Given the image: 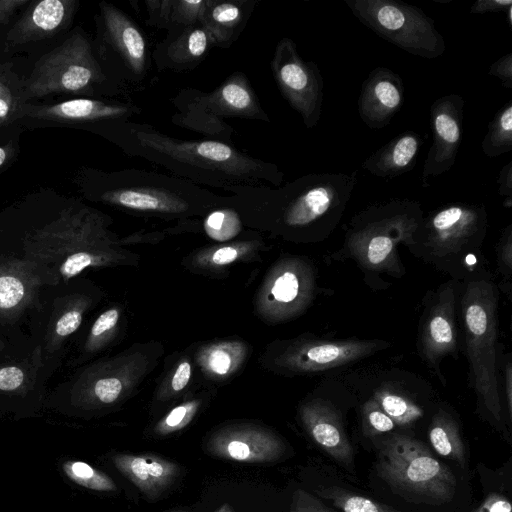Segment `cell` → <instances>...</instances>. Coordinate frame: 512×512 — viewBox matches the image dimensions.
Instances as JSON below:
<instances>
[{"mask_svg": "<svg viewBox=\"0 0 512 512\" xmlns=\"http://www.w3.org/2000/svg\"><path fill=\"white\" fill-rule=\"evenodd\" d=\"M105 136L125 154L142 158L198 186L227 191L238 185L281 186L284 173L273 162L253 157L233 144L184 140L151 124L117 120L101 124Z\"/></svg>", "mask_w": 512, "mask_h": 512, "instance_id": "1", "label": "cell"}, {"mask_svg": "<svg viewBox=\"0 0 512 512\" xmlns=\"http://www.w3.org/2000/svg\"><path fill=\"white\" fill-rule=\"evenodd\" d=\"M351 173H310L278 187L238 185L227 189L236 212L272 215L283 229L312 241L328 238L344 215L357 183Z\"/></svg>", "mask_w": 512, "mask_h": 512, "instance_id": "2", "label": "cell"}, {"mask_svg": "<svg viewBox=\"0 0 512 512\" xmlns=\"http://www.w3.org/2000/svg\"><path fill=\"white\" fill-rule=\"evenodd\" d=\"M424 217L416 200L394 198L370 205L350 219L343 244L332 259L352 260L367 286L384 290L391 285L386 278L406 274L398 247L405 245L412 253Z\"/></svg>", "mask_w": 512, "mask_h": 512, "instance_id": "3", "label": "cell"}, {"mask_svg": "<svg viewBox=\"0 0 512 512\" xmlns=\"http://www.w3.org/2000/svg\"><path fill=\"white\" fill-rule=\"evenodd\" d=\"M461 282L459 308L469 384L476 393L478 406L500 423L503 410L497 370L499 289L481 265Z\"/></svg>", "mask_w": 512, "mask_h": 512, "instance_id": "4", "label": "cell"}, {"mask_svg": "<svg viewBox=\"0 0 512 512\" xmlns=\"http://www.w3.org/2000/svg\"><path fill=\"white\" fill-rule=\"evenodd\" d=\"M104 218L96 210L68 207L38 228L28 231L22 252L14 255L34 262L52 285L68 282L85 269L102 263Z\"/></svg>", "mask_w": 512, "mask_h": 512, "instance_id": "5", "label": "cell"}, {"mask_svg": "<svg viewBox=\"0 0 512 512\" xmlns=\"http://www.w3.org/2000/svg\"><path fill=\"white\" fill-rule=\"evenodd\" d=\"M91 197L99 202L132 212L186 215L227 206L222 197L174 175L137 168L94 172Z\"/></svg>", "mask_w": 512, "mask_h": 512, "instance_id": "6", "label": "cell"}, {"mask_svg": "<svg viewBox=\"0 0 512 512\" xmlns=\"http://www.w3.org/2000/svg\"><path fill=\"white\" fill-rule=\"evenodd\" d=\"M488 226L484 204L443 205L424 217L412 254L461 281L480 266L470 260L481 256Z\"/></svg>", "mask_w": 512, "mask_h": 512, "instance_id": "7", "label": "cell"}, {"mask_svg": "<svg viewBox=\"0 0 512 512\" xmlns=\"http://www.w3.org/2000/svg\"><path fill=\"white\" fill-rule=\"evenodd\" d=\"M176 112L171 123L199 133L205 139L229 144L235 133L226 118L270 122L247 75L234 71L210 92L193 87L180 88L171 98Z\"/></svg>", "mask_w": 512, "mask_h": 512, "instance_id": "8", "label": "cell"}, {"mask_svg": "<svg viewBox=\"0 0 512 512\" xmlns=\"http://www.w3.org/2000/svg\"><path fill=\"white\" fill-rule=\"evenodd\" d=\"M376 472L395 492L432 503H447L456 490L448 466L436 459L418 439L392 434L381 441Z\"/></svg>", "mask_w": 512, "mask_h": 512, "instance_id": "9", "label": "cell"}, {"mask_svg": "<svg viewBox=\"0 0 512 512\" xmlns=\"http://www.w3.org/2000/svg\"><path fill=\"white\" fill-rule=\"evenodd\" d=\"M123 94L104 73L89 39L77 31L36 63L23 88V97L53 93Z\"/></svg>", "mask_w": 512, "mask_h": 512, "instance_id": "10", "label": "cell"}, {"mask_svg": "<svg viewBox=\"0 0 512 512\" xmlns=\"http://www.w3.org/2000/svg\"><path fill=\"white\" fill-rule=\"evenodd\" d=\"M99 49L108 79L124 94L139 89L151 68V52L141 27L112 3H99Z\"/></svg>", "mask_w": 512, "mask_h": 512, "instance_id": "11", "label": "cell"}, {"mask_svg": "<svg viewBox=\"0 0 512 512\" xmlns=\"http://www.w3.org/2000/svg\"><path fill=\"white\" fill-rule=\"evenodd\" d=\"M344 1L362 24L412 55L435 59L446 50L435 21L417 6L397 0Z\"/></svg>", "mask_w": 512, "mask_h": 512, "instance_id": "12", "label": "cell"}, {"mask_svg": "<svg viewBox=\"0 0 512 512\" xmlns=\"http://www.w3.org/2000/svg\"><path fill=\"white\" fill-rule=\"evenodd\" d=\"M270 68L283 98L307 128H314L320 120L324 99V81L317 64L305 61L296 43L283 37L276 44Z\"/></svg>", "mask_w": 512, "mask_h": 512, "instance_id": "13", "label": "cell"}, {"mask_svg": "<svg viewBox=\"0 0 512 512\" xmlns=\"http://www.w3.org/2000/svg\"><path fill=\"white\" fill-rule=\"evenodd\" d=\"M461 285V281L450 279L432 291L420 320L419 354L443 385L446 381L440 365L447 356L456 358L461 348L457 323Z\"/></svg>", "mask_w": 512, "mask_h": 512, "instance_id": "14", "label": "cell"}, {"mask_svg": "<svg viewBox=\"0 0 512 512\" xmlns=\"http://www.w3.org/2000/svg\"><path fill=\"white\" fill-rule=\"evenodd\" d=\"M465 100L458 94L438 97L430 106L432 144L421 175V185L449 171L456 162L462 141Z\"/></svg>", "mask_w": 512, "mask_h": 512, "instance_id": "15", "label": "cell"}, {"mask_svg": "<svg viewBox=\"0 0 512 512\" xmlns=\"http://www.w3.org/2000/svg\"><path fill=\"white\" fill-rule=\"evenodd\" d=\"M204 448L213 457L242 463L274 462L286 451L277 434L253 425L222 428L209 437Z\"/></svg>", "mask_w": 512, "mask_h": 512, "instance_id": "16", "label": "cell"}, {"mask_svg": "<svg viewBox=\"0 0 512 512\" xmlns=\"http://www.w3.org/2000/svg\"><path fill=\"white\" fill-rule=\"evenodd\" d=\"M45 285L52 284L34 262L14 255L0 256V319L21 316L32 307Z\"/></svg>", "mask_w": 512, "mask_h": 512, "instance_id": "17", "label": "cell"}, {"mask_svg": "<svg viewBox=\"0 0 512 512\" xmlns=\"http://www.w3.org/2000/svg\"><path fill=\"white\" fill-rule=\"evenodd\" d=\"M142 113V108L132 101L76 98L52 105H22L21 116L50 121L76 123H106L129 120Z\"/></svg>", "mask_w": 512, "mask_h": 512, "instance_id": "18", "label": "cell"}, {"mask_svg": "<svg viewBox=\"0 0 512 512\" xmlns=\"http://www.w3.org/2000/svg\"><path fill=\"white\" fill-rule=\"evenodd\" d=\"M404 101L402 78L383 66L374 68L361 85L358 113L371 129L386 127L401 109Z\"/></svg>", "mask_w": 512, "mask_h": 512, "instance_id": "19", "label": "cell"}, {"mask_svg": "<svg viewBox=\"0 0 512 512\" xmlns=\"http://www.w3.org/2000/svg\"><path fill=\"white\" fill-rule=\"evenodd\" d=\"M112 462L149 500L160 498L182 472L177 463L150 453H118L112 456Z\"/></svg>", "mask_w": 512, "mask_h": 512, "instance_id": "20", "label": "cell"}, {"mask_svg": "<svg viewBox=\"0 0 512 512\" xmlns=\"http://www.w3.org/2000/svg\"><path fill=\"white\" fill-rule=\"evenodd\" d=\"M300 413L302 423L315 443L337 461L353 464L354 452L341 414L331 403L315 399L304 404Z\"/></svg>", "mask_w": 512, "mask_h": 512, "instance_id": "21", "label": "cell"}, {"mask_svg": "<svg viewBox=\"0 0 512 512\" xmlns=\"http://www.w3.org/2000/svg\"><path fill=\"white\" fill-rule=\"evenodd\" d=\"M212 47L207 31L198 23L167 33L151 52V59L160 71H189L205 59Z\"/></svg>", "mask_w": 512, "mask_h": 512, "instance_id": "22", "label": "cell"}, {"mask_svg": "<svg viewBox=\"0 0 512 512\" xmlns=\"http://www.w3.org/2000/svg\"><path fill=\"white\" fill-rule=\"evenodd\" d=\"M77 7L75 0H43L34 3L7 35L11 45L50 37L70 22Z\"/></svg>", "mask_w": 512, "mask_h": 512, "instance_id": "23", "label": "cell"}, {"mask_svg": "<svg viewBox=\"0 0 512 512\" xmlns=\"http://www.w3.org/2000/svg\"><path fill=\"white\" fill-rule=\"evenodd\" d=\"M258 0H206L200 24L212 46L229 48L243 32Z\"/></svg>", "mask_w": 512, "mask_h": 512, "instance_id": "24", "label": "cell"}, {"mask_svg": "<svg viewBox=\"0 0 512 512\" xmlns=\"http://www.w3.org/2000/svg\"><path fill=\"white\" fill-rule=\"evenodd\" d=\"M423 144L414 131L403 132L367 157L362 167L380 178H396L412 170Z\"/></svg>", "mask_w": 512, "mask_h": 512, "instance_id": "25", "label": "cell"}, {"mask_svg": "<svg viewBox=\"0 0 512 512\" xmlns=\"http://www.w3.org/2000/svg\"><path fill=\"white\" fill-rule=\"evenodd\" d=\"M146 23L167 33L200 23L206 0H145Z\"/></svg>", "mask_w": 512, "mask_h": 512, "instance_id": "26", "label": "cell"}, {"mask_svg": "<svg viewBox=\"0 0 512 512\" xmlns=\"http://www.w3.org/2000/svg\"><path fill=\"white\" fill-rule=\"evenodd\" d=\"M86 301L81 296L66 295L54 309L41 347L42 356L59 350L67 339L80 327Z\"/></svg>", "mask_w": 512, "mask_h": 512, "instance_id": "27", "label": "cell"}, {"mask_svg": "<svg viewBox=\"0 0 512 512\" xmlns=\"http://www.w3.org/2000/svg\"><path fill=\"white\" fill-rule=\"evenodd\" d=\"M428 436L434 450L441 456L465 464L464 445L456 420L440 408L431 420Z\"/></svg>", "mask_w": 512, "mask_h": 512, "instance_id": "28", "label": "cell"}, {"mask_svg": "<svg viewBox=\"0 0 512 512\" xmlns=\"http://www.w3.org/2000/svg\"><path fill=\"white\" fill-rule=\"evenodd\" d=\"M372 399L398 426H409L424 415L423 409L413 399L393 388L383 386L376 389Z\"/></svg>", "mask_w": 512, "mask_h": 512, "instance_id": "29", "label": "cell"}, {"mask_svg": "<svg viewBox=\"0 0 512 512\" xmlns=\"http://www.w3.org/2000/svg\"><path fill=\"white\" fill-rule=\"evenodd\" d=\"M481 148L484 155L490 158L512 150V100L495 113L488 124Z\"/></svg>", "mask_w": 512, "mask_h": 512, "instance_id": "30", "label": "cell"}, {"mask_svg": "<svg viewBox=\"0 0 512 512\" xmlns=\"http://www.w3.org/2000/svg\"><path fill=\"white\" fill-rule=\"evenodd\" d=\"M61 468L70 481L86 489L99 492L117 490V485L110 476L86 462L66 460L62 462Z\"/></svg>", "mask_w": 512, "mask_h": 512, "instance_id": "31", "label": "cell"}, {"mask_svg": "<svg viewBox=\"0 0 512 512\" xmlns=\"http://www.w3.org/2000/svg\"><path fill=\"white\" fill-rule=\"evenodd\" d=\"M343 512H404L339 488H326L318 492Z\"/></svg>", "mask_w": 512, "mask_h": 512, "instance_id": "32", "label": "cell"}, {"mask_svg": "<svg viewBox=\"0 0 512 512\" xmlns=\"http://www.w3.org/2000/svg\"><path fill=\"white\" fill-rule=\"evenodd\" d=\"M207 234L216 240L233 237L240 229L239 214L228 206L210 211L204 220Z\"/></svg>", "mask_w": 512, "mask_h": 512, "instance_id": "33", "label": "cell"}, {"mask_svg": "<svg viewBox=\"0 0 512 512\" xmlns=\"http://www.w3.org/2000/svg\"><path fill=\"white\" fill-rule=\"evenodd\" d=\"M497 253V272L500 282L497 284L499 291L511 294V276H512V223L508 224L498 241L496 247Z\"/></svg>", "mask_w": 512, "mask_h": 512, "instance_id": "34", "label": "cell"}, {"mask_svg": "<svg viewBox=\"0 0 512 512\" xmlns=\"http://www.w3.org/2000/svg\"><path fill=\"white\" fill-rule=\"evenodd\" d=\"M32 370L23 364H0V392L24 394L32 385Z\"/></svg>", "mask_w": 512, "mask_h": 512, "instance_id": "35", "label": "cell"}, {"mask_svg": "<svg viewBox=\"0 0 512 512\" xmlns=\"http://www.w3.org/2000/svg\"><path fill=\"white\" fill-rule=\"evenodd\" d=\"M394 421L381 409L375 400L368 399L362 407V427L366 436L374 437L395 428Z\"/></svg>", "mask_w": 512, "mask_h": 512, "instance_id": "36", "label": "cell"}, {"mask_svg": "<svg viewBox=\"0 0 512 512\" xmlns=\"http://www.w3.org/2000/svg\"><path fill=\"white\" fill-rule=\"evenodd\" d=\"M21 107L12 85L0 72V127L20 117Z\"/></svg>", "mask_w": 512, "mask_h": 512, "instance_id": "37", "label": "cell"}, {"mask_svg": "<svg viewBox=\"0 0 512 512\" xmlns=\"http://www.w3.org/2000/svg\"><path fill=\"white\" fill-rule=\"evenodd\" d=\"M195 408L196 405L194 403L175 407L158 423L155 432L159 435H168L182 429L190 421Z\"/></svg>", "mask_w": 512, "mask_h": 512, "instance_id": "38", "label": "cell"}, {"mask_svg": "<svg viewBox=\"0 0 512 512\" xmlns=\"http://www.w3.org/2000/svg\"><path fill=\"white\" fill-rule=\"evenodd\" d=\"M118 319L119 313L115 308L103 312L91 327L87 349H94L101 342L104 335L116 326Z\"/></svg>", "mask_w": 512, "mask_h": 512, "instance_id": "39", "label": "cell"}, {"mask_svg": "<svg viewBox=\"0 0 512 512\" xmlns=\"http://www.w3.org/2000/svg\"><path fill=\"white\" fill-rule=\"evenodd\" d=\"M290 512H336L312 494L298 489L294 492Z\"/></svg>", "mask_w": 512, "mask_h": 512, "instance_id": "40", "label": "cell"}, {"mask_svg": "<svg viewBox=\"0 0 512 512\" xmlns=\"http://www.w3.org/2000/svg\"><path fill=\"white\" fill-rule=\"evenodd\" d=\"M488 75L498 78L503 87L512 89V53L501 56L491 64Z\"/></svg>", "mask_w": 512, "mask_h": 512, "instance_id": "41", "label": "cell"}, {"mask_svg": "<svg viewBox=\"0 0 512 512\" xmlns=\"http://www.w3.org/2000/svg\"><path fill=\"white\" fill-rule=\"evenodd\" d=\"M498 194L504 198L503 206L512 207V160L508 161L501 169L496 180Z\"/></svg>", "mask_w": 512, "mask_h": 512, "instance_id": "42", "label": "cell"}, {"mask_svg": "<svg viewBox=\"0 0 512 512\" xmlns=\"http://www.w3.org/2000/svg\"><path fill=\"white\" fill-rule=\"evenodd\" d=\"M473 512H511V503L502 494L490 493Z\"/></svg>", "mask_w": 512, "mask_h": 512, "instance_id": "43", "label": "cell"}, {"mask_svg": "<svg viewBox=\"0 0 512 512\" xmlns=\"http://www.w3.org/2000/svg\"><path fill=\"white\" fill-rule=\"evenodd\" d=\"M512 7V0H477L470 7L472 14H485L507 11Z\"/></svg>", "mask_w": 512, "mask_h": 512, "instance_id": "44", "label": "cell"}, {"mask_svg": "<svg viewBox=\"0 0 512 512\" xmlns=\"http://www.w3.org/2000/svg\"><path fill=\"white\" fill-rule=\"evenodd\" d=\"M504 379H503V391L505 396V402L509 418L512 416V362L509 356L503 367Z\"/></svg>", "mask_w": 512, "mask_h": 512, "instance_id": "45", "label": "cell"}, {"mask_svg": "<svg viewBox=\"0 0 512 512\" xmlns=\"http://www.w3.org/2000/svg\"><path fill=\"white\" fill-rule=\"evenodd\" d=\"M210 368L217 374L226 373L231 365L229 355L223 350H215L209 357Z\"/></svg>", "mask_w": 512, "mask_h": 512, "instance_id": "46", "label": "cell"}, {"mask_svg": "<svg viewBox=\"0 0 512 512\" xmlns=\"http://www.w3.org/2000/svg\"><path fill=\"white\" fill-rule=\"evenodd\" d=\"M191 374V367L188 362L181 363L172 378L171 387L174 391L182 390L188 383Z\"/></svg>", "mask_w": 512, "mask_h": 512, "instance_id": "47", "label": "cell"}, {"mask_svg": "<svg viewBox=\"0 0 512 512\" xmlns=\"http://www.w3.org/2000/svg\"><path fill=\"white\" fill-rule=\"evenodd\" d=\"M27 2V0H0V23L6 22L18 8Z\"/></svg>", "mask_w": 512, "mask_h": 512, "instance_id": "48", "label": "cell"}, {"mask_svg": "<svg viewBox=\"0 0 512 512\" xmlns=\"http://www.w3.org/2000/svg\"><path fill=\"white\" fill-rule=\"evenodd\" d=\"M238 256V251L230 246H225L217 251L212 256V261L218 265H225L233 262Z\"/></svg>", "mask_w": 512, "mask_h": 512, "instance_id": "49", "label": "cell"}, {"mask_svg": "<svg viewBox=\"0 0 512 512\" xmlns=\"http://www.w3.org/2000/svg\"><path fill=\"white\" fill-rule=\"evenodd\" d=\"M11 154L12 148L9 145H0V167L7 162Z\"/></svg>", "mask_w": 512, "mask_h": 512, "instance_id": "50", "label": "cell"}, {"mask_svg": "<svg viewBox=\"0 0 512 512\" xmlns=\"http://www.w3.org/2000/svg\"><path fill=\"white\" fill-rule=\"evenodd\" d=\"M216 512H235V511L228 503H224L221 507H219L216 510Z\"/></svg>", "mask_w": 512, "mask_h": 512, "instance_id": "51", "label": "cell"}, {"mask_svg": "<svg viewBox=\"0 0 512 512\" xmlns=\"http://www.w3.org/2000/svg\"><path fill=\"white\" fill-rule=\"evenodd\" d=\"M507 13H508V22H509V25L510 27L512 26V7H510L508 10H507Z\"/></svg>", "mask_w": 512, "mask_h": 512, "instance_id": "52", "label": "cell"}, {"mask_svg": "<svg viewBox=\"0 0 512 512\" xmlns=\"http://www.w3.org/2000/svg\"><path fill=\"white\" fill-rule=\"evenodd\" d=\"M4 348V343L0 339V351Z\"/></svg>", "mask_w": 512, "mask_h": 512, "instance_id": "53", "label": "cell"}, {"mask_svg": "<svg viewBox=\"0 0 512 512\" xmlns=\"http://www.w3.org/2000/svg\"><path fill=\"white\" fill-rule=\"evenodd\" d=\"M172 512H186V511H182V510H177V511H172Z\"/></svg>", "mask_w": 512, "mask_h": 512, "instance_id": "54", "label": "cell"}]
</instances>
